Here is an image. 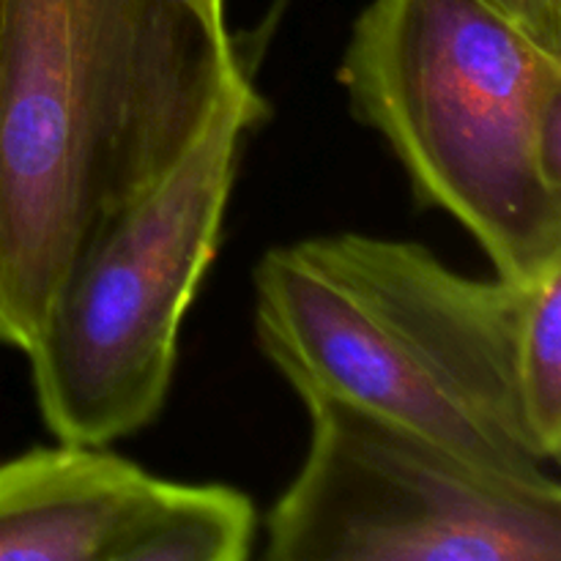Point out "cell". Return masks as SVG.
Here are the masks:
<instances>
[{
    "mask_svg": "<svg viewBox=\"0 0 561 561\" xmlns=\"http://www.w3.org/2000/svg\"><path fill=\"white\" fill-rule=\"evenodd\" d=\"M351 110L496 277L561 261V55L485 0H370L340 64Z\"/></svg>",
    "mask_w": 561,
    "mask_h": 561,
    "instance_id": "3",
    "label": "cell"
},
{
    "mask_svg": "<svg viewBox=\"0 0 561 561\" xmlns=\"http://www.w3.org/2000/svg\"><path fill=\"white\" fill-rule=\"evenodd\" d=\"M515 387L542 455L561 453V261L526 279L515 327Z\"/></svg>",
    "mask_w": 561,
    "mask_h": 561,
    "instance_id": "7",
    "label": "cell"
},
{
    "mask_svg": "<svg viewBox=\"0 0 561 561\" xmlns=\"http://www.w3.org/2000/svg\"><path fill=\"white\" fill-rule=\"evenodd\" d=\"M266 518L268 561H561V488L499 474L337 398Z\"/></svg>",
    "mask_w": 561,
    "mask_h": 561,
    "instance_id": "5",
    "label": "cell"
},
{
    "mask_svg": "<svg viewBox=\"0 0 561 561\" xmlns=\"http://www.w3.org/2000/svg\"><path fill=\"white\" fill-rule=\"evenodd\" d=\"M168 480L104 447L31 449L0 463V561H137Z\"/></svg>",
    "mask_w": 561,
    "mask_h": 561,
    "instance_id": "6",
    "label": "cell"
},
{
    "mask_svg": "<svg viewBox=\"0 0 561 561\" xmlns=\"http://www.w3.org/2000/svg\"><path fill=\"white\" fill-rule=\"evenodd\" d=\"M263 110L250 77L230 88L173 168L66 272L25 351L38 414L58 442L107 447L159 416L181 323L217 257L241 140Z\"/></svg>",
    "mask_w": 561,
    "mask_h": 561,
    "instance_id": "4",
    "label": "cell"
},
{
    "mask_svg": "<svg viewBox=\"0 0 561 561\" xmlns=\"http://www.w3.org/2000/svg\"><path fill=\"white\" fill-rule=\"evenodd\" d=\"M244 77L197 0H0V345L31 348L88 241Z\"/></svg>",
    "mask_w": 561,
    "mask_h": 561,
    "instance_id": "1",
    "label": "cell"
},
{
    "mask_svg": "<svg viewBox=\"0 0 561 561\" xmlns=\"http://www.w3.org/2000/svg\"><path fill=\"white\" fill-rule=\"evenodd\" d=\"M197 3H201L203 9L211 11V14L225 16V0H197Z\"/></svg>",
    "mask_w": 561,
    "mask_h": 561,
    "instance_id": "9",
    "label": "cell"
},
{
    "mask_svg": "<svg viewBox=\"0 0 561 561\" xmlns=\"http://www.w3.org/2000/svg\"><path fill=\"white\" fill-rule=\"evenodd\" d=\"M535 42L561 55V0H485Z\"/></svg>",
    "mask_w": 561,
    "mask_h": 561,
    "instance_id": "8",
    "label": "cell"
},
{
    "mask_svg": "<svg viewBox=\"0 0 561 561\" xmlns=\"http://www.w3.org/2000/svg\"><path fill=\"white\" fill-rule=\"evenodd\" d=\"M261 351L301 400L337 398L518 480H548L515 387L524 283L474 279L414 241L312 236L252 274Z\"/></svg>",
    "mask_w": 561,
    "mask_h": 561,
    "instance_id": "2",
    "label": "cell"
}]
</instances>
